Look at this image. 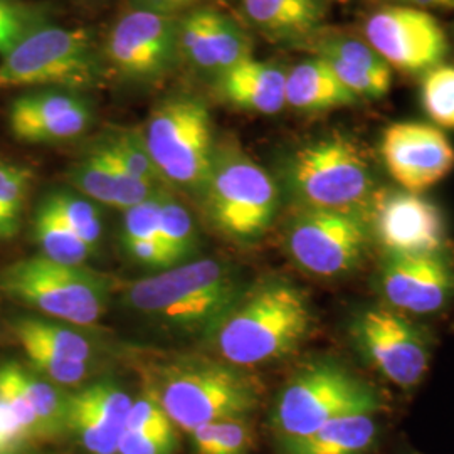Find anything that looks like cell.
<instances>
[{
	"label": "cell",
	"instance_id": "1",
	"mask_svg": "<svg viewBox=\"0 0 454 454\" xmlns=\"http://www.w3.org/2000/svg\"><path fill=\"white\" fill-rule=\"evenodd\" d=\"M309 325L307 296L288 283H268L219 320L215 345L229 364L253 367L290 354Z\"/></svg>",
	"mask_w": 454,
	"mask_h": 454
},
{
	"label": "cell",
	"instance_id": "2",
	"mask_svg": "<svg viewBox=\"0 0 454 454\" xmlns=\"http://www.w3.org/2000/svg\"><path fill=\"white\" fill-rule=\"evenodd\" d=\"M238 285L224 264L200 260L180 264L131 285L129 301L140 313L176 325L219 324L236 305Z\"/></svg>",
	"mask_w": 454,
	"mask_h": 454
},
{
	"label": "cell",
	"instance_id": "3",
	"mask_svg": "<svg viewBox=\"0 0 454 454\" xmlns=\"http://www.w3.org/2000/svg\"><path fill=\"white\" fill-rule=\"evenodd\" d=\"M142 135L163 180L189 191H206L215 150L211 114L202 99L167 98L148 116Z\"/></svg>",
	"mask_w": 454,
	"mask_h": 454
},
{
	"label": "cell",
	"instance_id": "4",
	"mask_svg": "<svg viewBox=\"0 0 454 454\" xmlns=\"http://www.w3.org/2000/svg\"><path fill=\"white\" fill-rule=\"evenodd\" d=\"M0 290L31 309L67 324H97L108 303L103 276L43 254L24 258L0 271Z\"/></svg>",
	"mask_w": 454,
	"mask_h": 454
},
{
	"label": "cell",
	"instance_id": "5",
	"mask_svg": "<svg viewBox=\"0 0 454 454\" xmlns=\"http://www.w3.org/2000/svg\"><path fill=\"white\" fill-rule=\"evenodd\" d=\"M99 78V59L88 29L41 26L0 61V88H86Z\"/></svg>",
	"mask_w": 454,
	"mask_h": 454
},
{
	"label": "cell",
	"instance_id": "6",
	"mask_svg": "<svg viewBox=\"0 0 454 454\" xmlns=\"http://www.w3.org/2000/svg\"><path fill=\"white\" fill-rule=\"evenodd\" d=\"M155 397L174 426L192 433L207 422L243 418L258 404V389L224 365L184 364L165 372Z\"/></svg>",
	"mask_w": 454,
	"mask_h": 454
},
{
	"label": "cell",
	"instance_id": "7",
	"mask_svg": "<svg viewBox=\"0 0 454 454\" xmlns=\"http://www.w3.org/2000/svg\"><path fill=\"white\" fill-rule=\"evenodd\" d=\"M379 399L367 384L332 364H318L298 373L276 404L275 424L286 441L303 439L345 414L371 412Z\"/></svg>",
	"mask_w": 454,
	"mask_h": 454
},
{
	"label": "cell",
	"instance_id": "8",
	"mask_svg": "<svg viewBox=\"0 0 454 454\" xmlns=\"http://www.w3.org/2000/svg\"><path fill=\"white\" fill-rule=\"evenodd\" d=\"M206 191L214 224L231 238L254 239L275 217V182L262 167L236 148L215 153Z\"/></svg>",
	"mask_w": 454,
	"mask_h": 454
},
{
	"label": "cell",
	"instance_id": "9",
	"mask_svg": "<svg viewBox=\"0 0 454 454\" xmlns=\"http://www.w3.org/2000/svg\"><path fill=\"white\" fill-rule=\"evenodd\" d=\"M290 176L296 194L311 209L350 212L372 189L362 150L340 135L300 148L293 157Z\"/></svg>",
	"mask_w": 454,
	"mask_h": 454
},
{
	"label": "cell",
	"instance_id": "10",
	"mask_svg": "<svg viewBox=\"0 0 454 454\" xmlns=\"http://www.w3.org/2000/svg\"><path fill=\"white\" fill-rule=\"evenodd\" d=\"M106 56L114 71L129 82H159L180 56L179 17L131 11L110 31Z\"/></svg>",
	"mask_w": 454,
	"mask_h": 454
},
{
	"label": "cell",
	"instance_id": "11",
	"mask_svg": "<svg viewBox=\"0 0 454 454\" xmlns=\"http://www.w3.org/2000/svg\"><path fill=\"white\" fill-rule=\"evenodd\" d=\"M365 37L387 65L406 73H427L448 52L438 20L411 5H386L373 12L365 24Z\"/></svg>",
	"mask_w": 454,
	"mask_h": 454
},
{
	"label": "cell",
	"instance_id": "12",
	"mask_svg": "<svg viewBox=\"0 0 454 454\" xmlns=\"http://www.w3.org/2000/svg\"><path fill=\"white\" fill-rule=\"evenodd\" d=\"M367 243L365 227L352 212L309 207L290 229L293 260L311 275L339 276L357 264Z\"/></svg>",
	"mask_w": 454,
	"mask_h": 454
},
{
	"label": "cell",
	"instance_id": "13",
	"mask_svg": "<svg viewBox=\"0 0 454 454\" xmlns=\"http://www.w3.org/2000/svg\"><path fill=\"white\" fill-rule=\"evenodd\" d=\"M380 153L406 192L421 194L446 179L454 168V146L438 127L419 121L390 125L382 135Z\"/></svg>",
	"mask_w": 454,
	"mask_h": 454
},
{
	"label": "cell",
	"instance_id": "14",
	"mask_svg": "<svg viewBox=\"0 0 454 454\" xmlns=\"http://www.w3.org/2000/svg\"><path fill=\"white\" fill-rule=\"evenodd\" d=\"M358 339L377 371L399 387L418 386L427 371L429 354L421 335L401 315L386 309L365 311Z\"/></svg>",
	"mask_w": 454,
	"mask_h": 454
},
{
	"label": "cell",
	"instance_id": "15",
	"mask_svg": "<svg viewBox=\"0 0 454 454\" xmlns=\"http://www.w3.org/2000/svg\"><path fill=\"white\" fill-rule=\"evenodd\" d=\"M91 120L93 112L84 98L58 88L24 93L9 108L12 135L29 144L76 138L90 127Z\"/></svg>",
	"mask_w": 454,
	"mask_h": 454
},
{
	"label": "cell",
	"instance_id": "16",
	"mask_svg": "<svg viewBox=\"0 0 454 454\" xmlns=\"http://www.w3.org/2000/svg\"><path fill=\"white\" fill-rule=\"evenodd\" d=\"M12 328L39 375L58 386L82 384L93 357V347L84 335L41 318H19Z\"/></svg>",
	"mask_w": 454,
	"mask_h": 454
},
{
	"label": "cell",
	"instance_id": "17",
	"mask_svg": "<svg viewBox=\"0 0 454 454\" xmlns=\"http://www.w3.org/2000/svg\"><path fill=\"white\" fill-rule=\"evenodd\" d=\"M375 232L390 254H436L444 244L438 207L412 192L386 195L379 202Z\"/></svg>",
	"mask_w": 454,
	"mask_h": 454
},
{
	"label": "cell",
	"instance_id": "18",
	"mask_svg": "<svg viewBox=\"0 0 454 454\" xmlns=\"http://www.w3.org/2000/svg\"><path fill=\"white\" fill-rule=\"evenodd\" d=\"M382 292L392 307L416 315L446 305L454 288L453 270L436 254H392L382 271Z\"/></svg>",
	"mask_w": 454,
	"mask_h": 454
},
{
	"label": "cell",
	"instance_id": "19",
	"mask_svg": "<svg viewBox=\"0 0 454 454\" xmlns=\"http://www.w3.org/2000/svg\"><path fill=\"white\" fill-rule=\"evenodd\" d=\"M215 76L219 95L239 110L276 114L286 106V73L278 65L249 56Z\"/></svg>",
	"mask_w": 454,
	"mask_h": 454
},
{
	"label": "cell",
	"instance_id": "20",
	"mask_svg": "<svg viewBox=\"0 0 454 454\" xmlns=\"http://www.w3.org/2000/svg\"><path fill=\"white\" fill-rule=\"evenodd\" d=\"M71 180L86 197L123 211L159 194L157 187L131 177L99 146L73 167Z\"/></svg>",
	"mask_w": 454,
	"mask_h": 454
},
{
	"label": "cell",
	"instance_id": "21",
	"mask_svg": "<svg viewBox=\"0 0 454 454\" xmlns=\"http://www.w3.org/2000/svg\"><path fill=\"white\" fill-rule=\"evenodd\" d=\"M318 52L352 95L380 98L389 93L390 66L367 43L352 37H332Z\"/></svg>",
	"mask_w": 454,
	"mask_h": 454
},
{
	"label": "cell",
	"instance_id": "22",
	"mask_svg": "<svg viewBox=\"0 0 454 454\" xmlns=\"http://www.w3.org/2000/svg\"><path fill=\"white\" fill-rule=\"evenodd\" d=\"M285 95L286 105L300 112H326L352 105L357 99L320 56L286 73Z\"/></svg>",
	"mask_w": 454,
	"mask_h": 454
},
{
	"label": "cell",
	"instance_id": "23",
	"mask_svg": "<svg viewBox=\"0 0 454 454\" xmlns=\"http://www.w3.org/2000/svg\"><path fill=\"white\" fill-rule=\"evenodd\" d=\"M244 14L261 33L275 39H303L324 20L320 0H243Z\"/></svg>",
	"mask_w": 454,
	"mask_h": 454
},
{
	"label": "cell",
	"instance_id": "24",
	"mask_svg": "<svg viewBox=\"0 0 454 454\" xmlns=\"http://www.w3.org/2000/svg\"><path fill=\"white\" fill-rule=\"evenodd\" d=\"M377 434L371 412L345 414L307 438L286 441L288 454H364Z\"/></svg>",
	"mask_w": 454,
	"mask_h": 454
},
{
	"label": "cell",
	"instance_id": "25",
	"mask_svg": "<svg viewBox=\"0 0 454 454\" xmlns=\"http://www.w3.org/2000/svg\"><path fill=\"white\" fill-rule=\"evenodd\" d=\"M0 371L14 382V386L29 403L37 418L41 439L51 438L65 431L67 395H63L56 384L12 362L4 364Z\"/></svg>",
	"mask_w": 454,
	"mask_h": 454
},
{
	"label": "cell",
	"instance_id": "26",
	"mask_svg": "<svg viewBox=\"0 0 454 454\" xmlns=\"http://www.w3.org/2000/svg\"><path fill=\"white\" fill-rule=\"evenodd\" d=\"M34 236L43 251L41 254L61 264L82 266L93 253V249L73 229L41 206L34 219Z\"/></svg>",
	"mask_w": 454,
	"mask_h": 454
},
{
	"label": "cell",
	"instance_id": "27",
	"mask_svg": "<svg viewBox=\"0 0 454 454\" xmlns=\"http://www.w3.org/2000/svg\"><path fill=\"white\" fill-rule=\"evenodd\" d=\"M33 179L29 167L0 159V239L16 236Z\"/></svg>",
	"mask_w": 454,
	"mask_h": 454
},
{
	"label": "cell",
	"instance_id": "28",
	"mask_svg": "<svg viewBox=\"0 0 454 454\" xmlns=\"http://www.w3.org/2000/svg\"><path fill=\"white\" fill-rule=\"evenodd\" d=\"M217 12L214 7H197L179 19V48L192 66L215 73L214 59V24Z\"/></svg>",
	"mask_w": 454,
	"mask_h": 454
},
{
	"label": "cell",
	"instance_id": "29",
	"mask_svg": "<svg viewBox=\"0 0 454 454\" xmlns=\"http://www.w3.org/2000/svg\"><path fill=\"white\" fill-rule=\"evenodd\" d=\"M73 397L88 407L112 436L121 438L133 406V401L125 390L110 382H99L84 387Z\"/></svg>",
	"mask_w": 454,
	"mask_h": 454
},
{
	"label": "cell",
	"instance_id": "30",
	"mask_svg": "<svg viewBox=\"0 0 454 454\" xmlns=\"http://www.w3.org/2000/svg\"><path fill=\"white\" fill-rule=\"evenodd\" d=\"M41 207L73 229L91 249L97 247L103 224L99 212L88 199L71 192H52L43 199Z\"/></svg>",
	"mask_w": 454,
	"mask_h": 454
},
{
	"label": "cell",
	"instance_id": "31",
	"mask_svg": "<svg viewBox=\"0 0 454 454\" xmlns=\"http://www.w3.org/2000/svg\"><path fill=\"white\" fill-rule=\"evenodd\" d=\"M98 146L103 148L114 162L130 174L131 177L144 180L153 187H157L160 180H163L155 163L150 159L144 135L140 131H114Z\"/></svg>",
	"mask_w": 454,
	"mask_h": 454
},
{
	"label": "cell",
	"instance_id": "32",
	"mask_svg": "<svg viewBox=\"0 0 454 454\" xmlns=\"http://www.w3.org/2000/svg\"><path fill=\"white\" fill-rule=\"evenodd\" d=\"M191 434L197 454H247L253 446V431L241 418L207 422Z\"/></svg>",
	"mask_w": 454,
	"mask_h": 454
},
{
	"label": "cell",
	"instance_id": "33",
	"mask_svg": "<svg viewBox=\"0 0 454 454\" xmlns=\"http://www.w3.org/2000/svg\"><path fill=\"white\" fill-rule=\"evenodd\" d=\"M159 239L180 261L194 253L197 241L192 215L176 199L165 194H160Z\"/></svg>",
	"mask_w": 454,
	"mask_h": 454
},
{
	"label": "cell",
	"instance_id": "34",
	"mask_svg": "<svg viewBox=\"0 0 454 454\" xmlns=\"http://www.w3.org/2000/svg\"><path fill=\"white\" fill-rule=\"evenodd\" d=\"M422 106L442 129L454 130V66L439 65L424 74Z\"/></svg>",
	"mask_w": 454,
	"mask_h": 454
},
{
	"label": "cell",
	"instance_id": "35",
	"mask_svg": "<svg viewBox=\"0 0 454 454\" xmlns=\"http://www.w3.org/2000/svg\"><path fill=\"white\" fill-rule=\"evenodd\" d=\"M66 429L74 433L82 448L91 454H116L120 439L112 436L97 416L73 395H67Z\"/></svg>",
	"mask_w": 454,
	"mask_h": 454
},
{
	"label": "cell",
	"instance_id": "36",
	"mask_svg": "<svg viewBox=\"0 0 454 454\" xmlns=\"http://www.w3.org/2000/svg\"><path fill=\"white\" fill-rule=\"evenodd\" d=\"M43 26V12L17 0H0V56H7L17 44Z\"/></svg>",
	"mask_w": 454,
	"mask_h": 454
},
{
	"label": "cell",
	"instance_id": "37",
	"mask_svg": "<svg viewBox=\"0 0 454 454\" xmlns=\"http://www.w3.org/2000/svg\"><path fill=\"white\" fill-rule=\"evenodd\" d=\"M159 215H160V194L153 195L144 202L125 211L123 239H159Z\"/></svg>",
	"mask_w": 454,
	"mask_h": 454
},
{
	"label": "cell",
	"instance_id": "38",
	"mask_svg": "<svg viewBox=\"0 0 454 454\" xmlns=\"http://www.w3.org/2000/svg\"><path fill=\"white\" fill-rule=\"evenodd\" d=\"M127 429L140 433H174V424L168 419L155 395H145L133 401Z\"/></svg>",
	"mask_w": 454,
	"mask_h": 454
},
{
	"label": "cell",
	"instance_id": "39",
	"mask_svg": "<svg viewBox=\"0 0 454 454\" xmlns=\"http://www.w3.org/2000/svg\"><path fill=\"white\" fill-rule=\"evenodd\" d=\"M176 433H140L125 429L116 454H172Z\"/></svg>",
	"mask_w": 454,
	"mask_h": 454
},
{
	"label": "cell",
	"instance_id": "40",
	"mask_svg": "<svg viewBox=\"0 0 454 454\" xmlns=\"http://www.w3.org/2000/svg\"><path fill=\"white\" fill-rule=\"evenodd\" d=\"M0 389L4 392L5 401L11 407L17 424L22 429L26 439L27 441L41 439L39 424H37V418H35L33 409L29 406V403L26 401V397L20 394V390L14 386V382L2 371H0Z\"/></svg>",
	"mask_w": 454,
	"mask_h": 454
},
{
	"label": "cell",
	"instance_id": "41",
	"mask_svg": "<svg viewBox=\"0 0 454 454\" xmlns=\"http://www.w3.org/2000/svg\"><path fill=\"white\" fill-rule=\"evenodd\" d=\"M123 244L131 258L150 268H172L180 262L179 258L170 253L160 241L123 239Z\"/></svg>",
	"mask_w": 454,
	"mask_h": 454
},
{
	"label": "cell",
	"instance_id": "42",
	"mask_svg": "<svg viewBox=\"0 0 454 454\" xmlns=\"http://www.w3.org/2000/svg\"><path fill=\"white\" fill-rule=\"evenodd\" d=\"M26 441L27 439L24 436L22 429L19 427L16 418L5 401V395L0 389V454L12 453Z\"/></svg>",
	"mask_w": 454,
	"mask_h": 454
},
{
	"label": "cell",
	"instance_id": "43",
	"mask_svg": "<svg viewBox=\"0 0 454 454\" xmlns=\"http://www.w3.org/2000/svg\"><path fill=\"white\" fill-rule=\"evenodd\" d=\"M199 0H135L137 9H146L160 14L176 16L177 11H184L195 5Z\"/></svg>",
	"mask_w": 454,
	"mask_h": 454
},
{
	"label": "cell",
	"instance_id": "44",
	"mask_svg": "<svg viewBox=\"0 0 454 454\" xmlns=\"http://www.w3.org/2000/svg\"><path fill=\"white\" fill-rule=\"evenodd\" d=\"M401 2H409V4H414V5H426V7L454 9V0H401Z\"/></svg>",
	"mask_w": 454,
	"mask_h": 454
},
{
	"label": "cell",
	"instance_id": "45",
	"mask_svg": "<svg viewBox=\"0 0 454 454\" xmlns=\"http://www.w3.org/2000/svg\"><path fill=\"white\" fill-rule=\"evenodd\" d=\"M2 454H12V453H2Z\"/></svg>",
	"mask_w": 454,
	"mask_h": 454
}]
</instances>
